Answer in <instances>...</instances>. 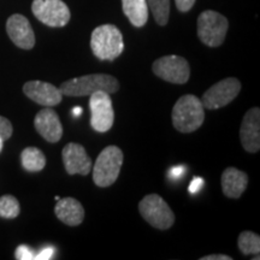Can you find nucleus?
<instances>
[{
  "label": "nucleus",
  "instance_id": "nucleus-1",
  "mask_svg": "<svg viewBox=\"0 0 260 260\" xmlns=\"http://www.w3.org/2000/svg\"><path fill=\"white\" fill-rule=\"evenodd\" d=\"M119 89V82L116 77L106 74H92L76 77L61 83L59 90L67 96H87L104 90L109 94L116 93Z\"/></svg>",
  "mask_w": 260,
  "mask_h": 260
},
{
  "label": "nucleus",
  "instance_id": "nucleus-2",
  "mask_svg": "<svg viewBox=\"0 0 260 260\" xmlns=\"http://www.w3.org/2000/svg\"><path fill=\"white\" fill-rule=\"evenodd\" d=\"M205 107L193 94L181 96L172 109V124L180 133H193L203 125Z\"/></svg>",
  "mask_w": 260,
  "mask_h": 260
},
{
  "label": "nucleus",
  "instance_id": "nucleus-3",
  "mask_svg": "<svg viewBox=\"0 0 260 260\" xmlns=\"http://www.w3.org/2000/svg\"><path fill=\"white\" fill-rule=\"evenodd\" d=\"M90 48L98 59L115 60L124 50L121 30L113 24H103L95 28L90 37Z\"/></svg>",
  "mask_w": 260,
  "mask_h": 260
},
{
  "label": "nucleus",
  "instance_id": "nucleus-4",
  "mask_svg": "<svg viewBox=\"0 0 260 260\" xmlns=\"http://www.w3.org/2000/svg\"><path fill=\"white\" fill-rule=\"evenodd\" d=\"M123 165V152L117 146L104 148L93 168V181L98 187L106 188L115 183Z\"/></svg>",
  "mask_w": 260,
  "mask_h": 260
},
{
  "label": "nucleus",
  "instance_id": "nucleus-5",
  "mask_svg": "<svg viewBox=\"0 0 260 260\" xmlns=\"http://www.w3.org/2000/svg\"><path fill=\"white\" fill-rule=\"evenodd\" d=\"M229 22L219 12L206 10L198 18V37L209 47H218L226 37Z\"/></svg>",
  "mask_w": 260,
  "mask_h": 260
},
{
  "label": "nucleus",
  "instance_id": "nucleus-6",
  "mask_svg": "<svg viewBox=\"0 0 260 260\" xmlns=\"http://www.w3.org/2000/svg\"><path fill=\"white\" fill-rule=\"evenodd\" d=\"M139 211L144 219L159 230L170 229L175 223V214L160 195L149 194L140 201Z\"/></svg>",
  "mask_w": 260,
  "mask_h": 260
},
{
  "label": "nucleus",
  "instance_id": "nucleus-7",
  "mask_svg": "<svg viewBox=\"0 0 260 260\" xmlns=\"http://www.w3.org/2000/svg\"><path fill=\"white\" fill-rule=\"evenodd\" d=\"M90 125L98 133H106L113 125L115 112L110 94L104 90L90 94Z\"/></svg>",
  "mask_w": 260,
  "mask_h": 260
},
{
  "label": "nucleus",
  "instance_id": "nucleus-8",
  "mask_svg": "<svg viewBox=\"0 0 260 260\" xmlns=\"http://www.w3.org/2000/svg\"><path fill=\"white\" fill-rule=\"evenodd\" d=\"M241 90V82L235 77H228L210 87L201 98L205 109L217 110L229 105Z\"/></svg>",
  "mask_w": 260,
  "mask_h": 260
},
{
  "label": "nucleus",
  "instance_id": "nucleus-9",
  "mask_svg": "<svg viewBox=\"0 0 260 260\" xmlns=\"http://www.w3.org/2000/svg\"><path fill=\"white\" fill-rule=\"evenodd\" d=\"M31 11L41 23L48 27H64L70 21V10L61 0H34Z\"/></svg>",
  "mask_w": 260,
  "mask_h": 260
},
{
  "label": "nucleus",
  "instance_id": "nucleus-10",
  "mask_svg": "<svg viewBox=\"0 0 260 260\" xmlns=\"http://www.w3.org/2000/svg\"><path fill=\"white\" fill-rule=\"evenodd\" d=\"M152 70L155 76L167 82L183 84L190 77V68L188 61L180 56H165L153 63Z\"/></svg>",
  "mask_w": 260,
  "mask_h": 260
},
{
  "label": "nucleus",
  "instance_id": "nucleus-11",
  "mask_svg": "<svg viewBox=\"0 0 260 260\" xmlns=\"http://www.w3.org/2000/svg\"><path fill=\"white\" fill-rule=\"evenodd\" d=\"M240 139L242 147L249 153H256L260 149V109L253 107L243 116Z\"/></svg>",
  "mask_w": 260,
  "mask_h": 260
},
{
  "label": "nucleus",
  "instance_id": "nucleus-12",
  "mask_svg": "<svg viewBox=\"0 0 260 260\" xmlns=\"http://www.w3.org/2000/svg\"><path fill=\"white\" fill-rule=\"evenodd\" d=\"M65 170L69 175H88L92 170V160L83 146L75 142L68 144L61 151Z\"/></svg>",
  "mask_w": 260,
  "mask_h": 260
},
{
  "label": "nucleus",
  "instance_id": "nucleus-13",
  "mask_svg": "<svg viewBox=\"0 0 260 260\" xmlns=\"http://www.w3.org/2000/svg\"><path fill=\"white\" fill-rule=\"evenodd\" d=\"M6 31L16 46L22 50H31L35 45V35L28 18L23 15L15 14L8 19Z\"/></svg>",
  "mask_w": 260,
  "mask_h": 260
},
{
  "label": "nucleus",
  "instance_id": "nucleus-14",
  "mask_svg": "<svg viewBox=\"0 0 260 260\" xmlns=\"http://www.w3.org/2000/svg\"><path fill=\"white\" fill-rule=\"evenodd\" d=\"M23 92L29 99L45 107L56 106L63 99L59 88L42 81H29L23 86Z\"/></svg>",
  "mask_w": 260,
  "mask_h": 260
},
{
  "label": "nucleus",
  "instance_id": "nucleus-15",
  "mask_svg": "<svg viewBox=\"0 0 260 260\" xmlns=\"http://www.w3.org/2000/svg\"><path fill=\"white\" fill-rule=\"evenodd\" d=\"M34 125L39 134L52 144H56L63 136V126H61L59 116L51 107L41 110L35 116Z\"/></svg>",
  "mask_w": 260,
  "mask_h": 260
},
{
  "label": "nucleus",
  "instance_id": "nucleus-16",
  "mask_svg": "<svg viewBox=\"0 0 260 260\" xmlns=\"http://www.w3.org/2000/svg\"><path fill=\"white\" fill-rule=\"evenodd\" d=\"M54 212L60 222L69 226H77L84 219V209L82 204L74 198H63L57 201Z\"/></svg>",
  "mask_w": 260,
  "mask_h": 260
},
{
  "label": "nucleus",
  "instance_id": "nucleus-17",
  "mask_svg": "<svg viewBox=\"0 0 260 260\" xmlns=\"http://www.w3.org/2000/svg\"><path fill=\"white\" fill-rule=\"evenodd\" d=\"M222 189L224 195L232 199H239L246 190L248 176L236 168H226L222 174Z\"/></svg>",
  "mask_w": 260,
  "mask_h": 260
},
{
  "label": "nucleus",
  "instance_id": "nucleus-18",
  "mask_svg": "<svg viewBox=\"0 0 260 260\" xmlns=\"http://www.w3.org/2000/svg\"><path fill=\"white\" fill-rule=\"evenodd\" d=\"M122 8L134 27H144L148 19V5L146 0H122Z\"/></svg>",
  "mask_w": 260,
  "mask_h": 260
},
{
  "label": "nucleus",
  "instance_id": "nucleus-19",
  "mask_svg": "<svg viewBox=\"0 0 260 260\" xmlns=\"http://www.w3.org/2000/svg\"><path fill=\"white\" fill-rule=\"evenodd\" d=\"M22 167L29 172H38L46 167V157L37 147H27L21 153Z\"/></svg>",
  "mask_w": 260,
  "mask_h": 260
},
{
  "label": "nucleus",
  "instance_id": "nucleus-20",
  "mask_svg": "<svg viewBox=\"0 0 260 260\" xmlns=\"http://www.w3.org/2000/svg\"><path fill=\"white\" fill-rule=\"evenodd\" d=\"M239 249L242 254H259L260 253V237L253 232H242L239 236Z\"/></svg>",
  "mask_w": 260,
  "mask_h": 260
},
{
  "label": "nucleus",
  "instance_id": "nucleus-21",
  "mask_svg": "<svg viewBox=\"0 0 260 260\" xmlns=\"http://www.w3.org/2000/svg\"><path fill=\"white\" fill-rule=\"evenodd\" d=\"M148 9H151L155 22L159 25H165L170 16V0H146Z\"/></svg>",
  "mask_w": 260,
  "mask_h": 260
},
{
  "label": "nucleus",
  "instance_id": "nucleus-22",
  "mask_svg": "<svg viewBox=\"0 0 260 260\" xmlns=\"http://www.w3.org/2000/svg\"><path fill=\"white\" fill-rule=\"evenodd\" d=\"M19 203L12 195H3L0 198V217L3 218H16L19 214Z\"/></svg>",
  "mask_w": 260,
  "mask_h": 260
},
{
  "label": "nucleus",
  "instance_id": "nucleus-23",
  "mask_svg": "<svg viewBox=\"0 0 260 260\" xmlns=\"http://www.w3.org/2000/svg\"><path fill=\"white\" fill-rule=\"evenodd\" d=\"M12 132H14V128H12L11 122L9 121L5 117L0 116V138L3 140H9L11 138Z\"/></svg>",
  "mask_w": 260,
  "mask_h": 260
},
{
  "label": "nucleus",
  "instance_id": "nucleus-24",
  "mask_svg": "<svg viewBox=\"0 0 260 260\" xmlns=\"http://www.w3.org/2000/svg\"><path fill=\"white\" fill-rule=\"evenodd\" d=\"M16 259L18 260H32L35 259V253L31 248H29L28 246L25 245H21L17 247L15 253Z\"/></svg>",
  "mask_w": 260,
  "mask_h": 260
},
{
  "label": "nucleus",
  "instance_id": "nucleus-25",
  "mask_svg": "<svg viewBox=\"0 0 260 260\" xmlns=\"http://www.w3.org/2000/svg\"><path fill=\"white\" fill-rule=\"evenodd\" d=\"M175 3L181 12H188L194 6L195 0H175Z\"/></svg>",
  "mask_w": 260,
  "mask_h": 260
},
{
  "label": "nucleus",
  "instance_id": "nucleus-26",
  "mask_svg": "<svg viewBox=\"0 0 260 260\" xmlns=\"http://www.w3.org/2000/svg\"><path fill=\"white\" fill-rule=\"evenodd\" d=\"M54 255V248L53 247H46L39 254H35V259L37 260H48L52 259Z\"/></svg>",
  "mask_w": 260,
  "mask_h": 260
},
{
  "label": "nucleus",
  "instance_id": "nucleus-27",
  "mask_svg": "<svg viewBox=\"0 0 260 260\" xmlns=\"http://www.w3.org/2000/svg\"><path fill=\"white\" fill-rule=\"evenodd\" d=\"M205 182L201 177H194V180L191 181L190 186H189V193L190 194H197L201 188L204 187Z\"/></svg>",
  "mask_w": 260,
  "mask_h": 260
},
{
  "label": "nucleus",
  "instance_id": "nucleus-28",
  "mask_svg": "<svg viewBox=\"0 0 260 260\" xmlns=\"http://www.w3.org/2000/svg\"><path fill=\"white\" fill-rule=\"evenodd\" d=\"M184 169L182 167H176V168H172L170 171H169V177L172 178V180H176V178H180L182 175H183Z\"/></svg>",
  "mask_w": 260,
  "mask_h": 260
},
{
  "label": "nucleus",
  "instance_id": "nucleus-29",
  "mask_svg": "<svg viewBox=\"0 0 260 260\" xmlns=\"http://www.w3.org/2000/svg\"><path fill=\"white\" fill-rule=\"evenodd\" d=\"M232 259H233L232 256L225 255V254H210V255L200 258V260H232Z\"/></svg>",
  "mask_w": 260,
  "mask_h": 260
},
{
  "label": "nucleus",
  "instance_id": "nucleus-30",
  "mask_svg": "<svg viewBox=\"0 0 260 260\" xmlns=\"http://www.w3.org/2000/svg\"><path fill=\"white\" fill-rule=\"evenodd\" d=\"M82 112H83L82 107H80V106H75L74 109L71 110V113H73V116L75 117V118H79V117L82 115Z\"/></svg>",
  "mask_w": 260,
  "mask_h": 260
},
{
  "label": "nucleus",
  "instance_id": "nucleus-31",
  "mask_svg": "<svg viewBox=\"0 0 260 260\" xmlns=\"http://www.w3.org/2000/svg\"><path fill=\"white\" fill-rule=\"evenodd\" d=\"M3 147H4V140L0 138V152L3 151Z\"/></svg>",
  "mask_w": 260,
  "mask_h": 260
}]
</instances>
